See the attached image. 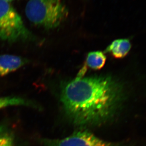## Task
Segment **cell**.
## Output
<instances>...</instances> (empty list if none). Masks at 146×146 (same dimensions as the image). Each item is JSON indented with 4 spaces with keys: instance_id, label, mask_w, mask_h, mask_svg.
<instances>
[{
    "instance_id": "obj_6",
    "label": "cell",
    "mask_w": 146,
    "mask_h": 146,
    "mask_svg": "<svg viewBox=\"0 0 146 146\" xmlns=\"http://www.w3.org/2000/svg\"><path fill=\"white\" fill-rule=\"evenodd\" d=\"M131 48L129 39L126 38L116 39L107 47L106 51L108 52L116 58H124Z\"/></svg>"
},
{
    "instance_id": "obj_9",
    "label": "cell",
    "mask_w": 146,
    "mask_h": 146,
    "mask_svg": "<svg viewBox=\"0 0 146 146\" xmlns=\"http://www.w3.org/2000/svg\"><path fill=\"white\" fill-rule=\"evenodd\" d=\"M32 104L24 99L17 97L0 98V109L11 106H31Z\"/></svg>"
},
{
    "instance_id": "obj_4",
    "label": "cell",
    "mask_w": 146,
    "mask_h": 146,
    "mask_svg": "<svg viewBox=\"0 0 146 146\" xmlns=\"http://www.w3.org/2000/svg\"><path fill=\"white\" fill-rule=\"evenodd\" d=\"M40 142L44 146H133L129 144L104 141L86 131H76L61 139L42 138Z\"/></svg>"
},
{
    "instance_id": "obj_8",
    "label": "cell",
    "mask_w": 146,
    "mask_h": 146,
    "mask_svg": "<svg viewBox=\"0 0 146 146\" xmlns=\"http://www.w3.org/2000/svg\"><path fill=\"white\" fill-rule=\"evenodd\" d=\"M0 146H14V136L4 124L0 123Z\"/></svg>"
},
{
    "instance_id": "obj_10",
    "label": "cell",
    "mask_w": 146,
    "mask_h": 146,
    "mask_svg": "<svg viewBox=\"0 0 146 146\" xmlns=\"http://www.w3.org/2000/svg\"><path fill=\"white\" fill-rule=\"evenodd\" d=\"M6 1H8L9 3H11V1H14V0H5Z\"/></svg>"
},
{
    "instance_id": "obj_3",
    "label": "cell",
    "mask_w": 146,
    "mask_h": 146,
    "mask_svg": "<svg viewBox=\"0 0 146 146\" xmlns=\"http://www.w3.org/2000/svg\"><path fill=\"white\" fill-rule=\"evenodd\" d=\"M0 39L8 42L35 40L10 3L0 0Z\"/></svg>"
},
{
    "instance_id": "obj_1",
    "label": "cell",
    "mask_w": 146,
    "mask_h": 146,
    "mask_svg": "<svg viewBox=\"0 0 146 146\" xmlns=\"http://www.w3.org/2000/svg\"><path fill=\"white\" fill-rule=\"evenodd\" d=\"M121 98L119 86L106 76L76 78L62 89L61 101L66 115L80 127L101 125L110 119Z\"/></svg>"
},
{
    "instance_id": "obj_2",
    "label": "cell",
    "mask_w": 146,
    "mask_h": 146,
    "mask_svg": "<svg viewBox=\"0 0 146 146\" xmlns=\"http://www.w3.org/2000/svg\"><path fill=\"white\" fill-rule=\"evenodd\" d=\"M25 14L31 22L46 30L60 25L68 15V10L62 0H29Z\"/></svg>"
},
{
    "instance_id": "obj_5",
    "label": "cell",
    "mask_w": 146,
    "mask_h": 146,
    "mask_svg": "<svg viewBox=\"0 0 146 146\" xmlns=\"http://www.w3.org/2000/svg\"><path fill=\"white\" fill-rule=\"evenodd\" d=\"M27 63L26 59L14 55H0V76L17 70Z\"/></svg>"
},
{
    "instance_id": "obj_7",
    "label": "cell",
    "mask_w": 146,
    "mask_h": 146,
    "mask_svg": "<svg viewBox=\"0 0 146 146\" xmlns=\"http://www.w3.org/2000/svg\"><path fill=\"white\" fill-rule=\"evenodd\" d=\"M106 57L103 52L99 51L89 53L86 63L87 66L94 70H99L103 68L106 64Z\"/></svg>"
}]
</instances>
